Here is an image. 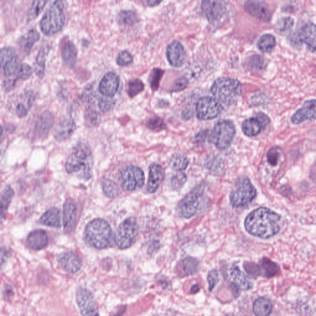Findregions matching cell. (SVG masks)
Returning a JSON list of instances; mask_svg holds the SVG:
<instances>
[{"mask_svg":"<svg viewBox=\"0 0 316 316\" xmlns=\"http://www.w3.org/2000/svg\"><path fill=\"white\" fill-rule=\"evenodd\" d=\"M281 220L280 215L270 209L258 208L245 219V229L253 236L270 239L280 231Z\"/></svg>","mask_w":316,"mask_h":316,"instance_id":"cell-1","label":"cell"},{"mask_svg":"<svg viewBox=\"0 0 316 316\" xmlns=\"http://www.w3.org/2000/svg\"><path fill=\"white\" fill-rule=\"evenodd\" d=\"M93 167V158L89 146L84 142L78 143L67 159L66 170L67 173L88 180L92 174Z\"/></svg>","mask_w":316,"mask_h":316,"instance_id":"cell-2","label":"cell"},{"mask_svg":"<svg viewBox=\"0 0 316 316\" xmlns=\"http://www.w3.org/2000/svg\"><path fill=\"white\" fill-rule=\"evenodd\" d=\"M85 239L96 249H106L110 245L112 229L108 222L102 219H94L86 227Z\"/></svg>","mask_w":316,"mask_h":316,"instance_id":"cell-3","label":"cell"},{"mask_svg":"<svg viewBox=\"0 0 316 316\" xmlns=\"http://www.w3.org/2000/svg\"><path fill=\"white\" fill-rule=\"evenodd\" d=\"M211 92L221 103L231 105L236 103L241 94L242 85L239 81L231 78H219L213 83Z\"/></svg>","mask_w":316,"mask_h":316,"instance_id":"cell-4","label":"cell"},{"mask_svg":"<svg viewBox=\"0 0 316 316\" xmlns=\"http://www.w3.org/2000/svg\"><path fill=\"white\" fill-rule=\"evenodd\" d=\"M65 23L64 5L61 1H54L46 10L40 22L41 31L47 35L56 33Z\"/></svg>","mask_w":316,"mask_h":316,"instance_id":"cell-5","label":"cell"},{"mask_svg":"<svg viewBox=\"0 0 316 316\" xmlns=\"http://www.w3.org/2000/svg\"><path fill=\"white\" fill-rule=\"evenodd\" d=\"M257 195V190L250 179L243 176L240 177L235 184L230 195V201L234 207H242L252 202Z\"/></svg>","mask_w":316,"mask_h":316,"instance_id":"cell-6","label":"cell"},{"mask_svg":"<svg viewBox=\"0 0 316 316\" xmlns=\"http://www.w3.org/2000/svg\"><path fill=\"white\" fill-rule=\"evenodd\" d=\"M236 129L231 121L224 120L219 121L211 130L210 141L219 150H226L234 140Z\"/></svg>","mask_w":316,"mask_h":316,"instance_id":"cell-7","label":"cell"},{"mask_svg":"<svg viewBox=\"0 0 316 316\" xmlns=\"http://www.w3.org/2000/svg\"><path fill=\"white\" fill-rule=\"evenodd\" d=\"M138 233V226L134 218H130L121 223L117 229L115 242L121 250L128 249L134 244Z\"/></svg>","mask_w":316,"mask_h":316,"instance_id":"cell-8","label":"cell"},{"mask_svg":"<svg viewBox=\"0 0 316 316\" xmlns=\"http://www.w3.org/2000/svg\"><path fill=\"white\" fill-rule=\"evenodd\" d=\"M119 179L125 190L133 192L142 187L144 184L145 176L142 170L138 167L129 166L120 171Z\"/></svg>","mask_w":316,"mask_h":316,"instance_id":"cell-9","label":"cell"},{"mask_svg":"<svg viewBox=\"0 0 316 316\" xmlns=\"http://www.w3.org/2000/svg\"><path fill=\"white\" fill-rule=\"evenodd\" d=\"M203 192L204 186L200 185L183 198L177 208L180 216L189 219L195 215L199 208Z\"/></svg>","mask_w":316,"mask_h":316,"instance_id":"cell-10","label":"cell"},{"mask_svg":"<svg viewBox=\"0 0 316 316\" xmlns=\"http://www.w3.org/2000/svg\"><path fill=\"white\" fill-rule=\"evenodd\" d=\"M223 111V106L215 98L206 96L198 101L196 112L198 118L203 121L218 117Z\"/></svg>","mask_w":316,"mask_h":316,"instance_id":"cell-11","label":"cell"},{"mask_svg":"<svg viewBox=\"0 0 316 316\" xmlns=\"http://www.w3.org/2000/svg\"><path fill=\"white\" fill-rule=\"evenodd\" d=\"M76 302L82 316H100L97 306L92 294L87 289L79 288L77 292Z\"/></svg>","mask_w":316,"mask_h":316,"instance_id":"cell-12","label":"cell"},{"mask_svg":"<svg viewBox=\"0 0 316 316\" xmlns=\"http://www.w3.org/2000/svg\"><path fill=\"white\" fill-rule=\"evenodd\" d=\"M270 122V119L267 115L258 113L256 117L245 120L242 125L243 132L249 137H255L260 134Z\"/></svg>","mask_w":316,"mask_h":316,"instance_id":"cell-13","label":"cell"},{"mask_svg":"<svg viewBox=\"0 0 316 316\" xmlns=\"http://www.w3.org/2000/svg\"><path fill=\"white\" fill-rule=\"evenodd\" d=\"M245 8L252 16L265 22L270 21L272 12L265 1H249L245 2Z\"/></svg>","mask_w":316,"mask_h":316,"instance_id":"cell-14","label":"cell"},{"mask_svg":"<svg viewBox=\"0 0 316 316\" xmlns=\"http://www.w3.org/2000/svg\"><path fill=\"white\" fill-rule=\"evenodd\" d=\"M77 207L75 201L68 198L64 204L63 225L65 233L69 234L76 226Z\"/></svg>","mask_w":316,"mask_h":316,"instance_id":"cell-15","label":"cell"},{"mask_svg":"<svg viewBox=\"0 0 316 316\" xmlns=\"http://www.w3.org/2000/svg\"><path fill=\"white\" fill-rule=\"evenodd\" d=\"M202 7L206 16L211 22L220 20L226 11L225 2L221 1H204Z\"/></svg>","mask_w":316,"mask_h":316,"instance_id":"cell-16","label":"cell"},{"mask_svg":"<svg viewBox=\"0 0 316 316\" xmlns=\"http://www.w3.org/2000/svg\"><path fill=\"white\" fill-rule=\"evenodd\" d=\"M308 120H316V100L305 102L302 108L295 112L291 118L292 123L300 124Z\"/></svg>","mask_w":316,"mask_h":316,"instance_id":"cell-17","label":"cell"},{"mask_svg":"<svg viewBox=\"0 0 316 316\" xmlns=\"http://www.w3.org/2000/svg\"><path fill=\"white\" fill-rule=\"evenodd\" d=\"M297 37V43L304 42L311 51H316V25L315 23L308 22L302 26Z\"/></svg>","mask_w":316,"mask_h":316,"instance_id":"cell-18","label":"cell"},{"mask_svg":"<svg viewBox=\"0 0 316 316\" xmlns=\"http://www.w3.org/2000/svg\"><path fill=\"white\" fill-rule=\"evenodd\" d=\"M57 261L65 271L70 274L77 273L82 267V261L79 256L72 252L61 253L57 258Z\"/></svg>","mask_w":316,"mask_h":316,"instance_id":"cell-19","label":"cell"},{"mask_svg":"<svg viewBox=\"0 0 316 316\" xmlns=\"http://www.w3.org/2000/svg\"><path fill=\"white\" fill-rule=\"evenodd\" d=\"M166 56L171 66L181 67L184 63L185 53L184 46L179 41H173L169 44L166 50Z\"/></svg>","mask_w":316,"mask_h":316,"instance_id":"cell-20","label":"cell"},{"mask_svg":"<svg viewBox=\"0 0 316 316\" xmlns=\"http://www.w3.org/2000/svg\"><path fill=\"white\" fill-rule=\"evenodd\" d=\"M119 86L118 75L115 72H108L102 78L99 85V89L103 95L111 97L117 92Z\"/></svg>","mask_w":316,"mask_h":316,"instance_id":"cell-21","label":"cell"},{"mask_svg":"<svg viewBox=\"0 0 316 316\" xmlns=\"http://www.w3.org/2000/svg\"><path fill=\"white\" fill-rule=\"evenodd\" d=\"M54 121L53 114L50 111H46L40 114L35 122V132L36 136L40 138H45L53 127Z\"/></svg>","mask_w":316,"mask_h":316,"instance_id":"cell-22","label":"cell"},{"mask_svg":"<svg viewBox=\"0 0 316 316\" xmlns=\"http://www.w3.org/2000/svg\"><path fill=\"white\" fill-rule=\"evenodd\" d=\"M164 179V171L161 165L154 163L151 164L149 171L147 192L155 193L160 186Z\"/></svg>","mask_w":316,"mask_h":316,"instance_id":"cell-23","label":"cell"},{"mask_svg":"<svg viewBox=\"0 0 316 316\" xmlns=\"http://www.w3.org/2000/svg\"><path fill=\"white\" fill-rule=\"evenodd\" d=\"M75 130L74 119L66 118L60 122L54 130V137L58 142H63L71 137Z\"/></svg>","mask_w":316,"mask_h":316,"instance_id":"cell-24","label":"cell"},{"mask_svg":"<svg viewBox=\"0 0 316 316\" xmlns=\"http://www.w3.org/2000/svg\"><path fill=\"white\" fill-rule=\"evenodd\" d=\"M227 276L232 285L240 290L247 291L252 287V284L237 266H232L229 269Z\"/></svg>","mask_w":316,"mask_h":316,"instance_id":"cell-25","label":"cell"},{"mask_svg":"<svg viewBox=\"0 0 316 316\" xmlns=\"http://www.w3.org/2000/svg\"><path fill=\"white\" fill-rule=\"evenodd\" d=\"M48 244V237L43 230L37 229L30 232L27 240V244L30 249L41 250L47 246Z\"/></svg>","mask_w":316,"mask_h":316,"instance_id":"cell-26","label":"cell"},{"mask_svg":"<svg viewBox=\"0 0 316 316\" xmlns=\"http://www.w3.org/2000/svg\"><path fill=\"white\" fill-rule=\"evenodd\" d=\"M40 36V34L33 28L28 30L25 35H22L19 40V46L22 53L29 54L33 44L39 40Z\"/></svg>","mask_w":316,"mask_h":316,"instance_id":"cell-27","label":"cell"},{"mask_svg":"<svg viewBox=\"0 0 316 316\" xmlns=\"http://www.w3.org/2000/svg\"><path fill=\"white\" fill-rule=\"evenodd\" d=\"M40 223L43 225L59 228L61 227V213L57 208H51L41 217Z\"/></svg>","mask_w":316,"mask_h":316,"instance_id":"cell-28","label":"cell"},{"mask_svg":"<svg viewBox=\"0 0 316 316\" xmlns=\"http://www.w3.org/2000/svg\"><path fill=\"white\" fill-rule=\"evenodd\" d=\"M61 55L62 59L69 67H73L76 62L77 49L72 41H68L62 47Z\"/></svg>","mask_w":316,"mask_h":316,"instance_id":"cell-29","label":"cell"},{"mask_svg":"<svg viewBox=\"0 0 316 316\" xmlns=\"http://www.w3.org/2000/svg\"><path fill=\"white\" fill-rule=\"evenodd\" d=\"M271 302L265 297L259 298L253 304V312L256 316H269L272 312Z\"/></svg>","mask_w":316,"mask_h":316,"instance_id":"cell-30","label":"cell"},{"mask_svg":"<svg viewBox=\"0 0 316 316\" xmlns=\"http://www.w3.org/2000/svg\"><path fill=\"white\" fill-rule=\"evenodd\" d=\"M259 266L261 275H263L266 278L276 276L280 271L279 266L268 258H264L261 261V265Z\"/></svg>","mask_w":316,"mask_h":316,"instance_id":"cell-31","label":"cell"},{"mask_svg":"<svg viewBox=\"0 0 316 316\" xmlns=\"http://www.w3.org/2000/svg\"><path fill=\"white\" fill-rule=\"evenodd\" d=\"M276 45L275 36L270 33L264 34L258 40V47L263 53H270Z\"/></svg>","mask_w":316,"mask_h":316,"instance_id":"cell-32","label":"cell"},{"mask_svg":"<svg viewBox=\"0 0 316 316\" xmlns=\"http://www.w3.org/2000/svg\"><path fill=\"white\" fill-rule=\"evenodd\" d=\"M49 49L48 46L43 44L39 49L37 56L36 57L35 62V72L38 76L40 77L43 75L45 70V61L47 54Z\"/></svg>","mask_w":316,"mask_h":316,"instance_id":"cell-33","label":"cell"},{"mask_svg":"<svg viewBox=\"0 0 316 316\" xmlns=\"http://www.w3.org/2000/svg\"><path fill=\"white\" fill-rule=\"evenodd\" d=\"M189 164V159L182 154H174L170 159V166L172 169L178 172L185 171Z\"/></svg>","mask_w":316,"mask_h":316,"instance_id":"cell-34","label":"cell"},{"mask_svg":"<svg viewBox=\"0 0 316 316\" xmlns=\"http://www.w3.org/2000/svg\"><path fill=\"white\" fill-rule=\"evenodd\" d=\"M14 196V192L12 188L7 186L2 190L1 196V219L3 218L5 213H6L7 208L11 203L12 198Z\"/></svg>","mask_w":316,"mask_h":316,"instance_id":"cell-35","label":"cell"},{"mask_svg":"<svg viewBox=\"0 0 316 316\" xmlns=\"http://www.w3.org/2000/svg\"><path fill=\"white\" fill-rule=\"evenodd\" d=\"M183 273L185 276L193 275L197 273L199 269V262L192 257H188L181 264Z\"/></svg>","mask_w":316,"mask_h":316,"instance_id":"cell-36","label":"cell"},{"mask_svg":"<svg viewBox=\"0 0 316 316\" xmlns=\"http://www.w3.org/2000/svg\"><path fill=\"white\" fill-rule=\"evenodd\" d=\"M117 20L120 24L124 25H132L137 22V16L131 10H122L119 13Z\"/></svg>","mask_w":316,"mask_h":316,"instance_id":"cell-37","label":"cell"},{"mask_svg":"<svg viewBox=\"0 0 316 316\" xmlns=\"http://www.w3.org/2000/svg\"><path fill=\"white\" fill-rule=\"evenodd\" d=\"M104 195L109 198H114L119 194V188L116 183L110 179H106L102 183Z\"/></svg>","mask_w":316,"mask_h":316,"instance_id":"cell-38","label":"cell"},{"mask_svg":"<svg viewBox=\"0 0 316 316\" xmlns=\"http://www.w3.org/2000/svg\"><path fill=\"white\" fill-rule=\"evenodd\" d=\"M1 67L4 75H7V76L14 74L16 72L18 73L20 67L19 57L17 55L15 56L2 65Z\"/></svg>","mask_w":316,"mask_h":316,"instance_id":"cell-39","label":"cell"},{"mask_svg":"<svg viewBox=\"0 0 316 316\" xmlns=\"http://www.w3.org/2000/svg\"><path fill=\"white\" fill-rule=\"evenodd\" d=\"M47 2L48 1H44V0H42V1H40V0L33 1L32 6H31L29 11H28V20H32L35 19L36 17H37L38 15L42 11Z\"/></svg>","mask_w":316,"mask_h":316,"instance_id":"cell-40","label":"cell"},{"mask_svg":"<svg viewBox=\"0 0 316 316\" xmlns=\"http://www.w3.org/2000/svg\"><path fill=\"white\" fill-rule=\"evenodd\" d=\"M86 123L88 126L93 127L97 125L100 121V114L92 107H88L85 113Z\"/></svg>","mask_w":316,"mask_h":316,"instance_id":"cell-41","label":"cell"},{"mask_svg":"<svg viewBox=\"0 0 316 316\" xmlns=\"http://www.w3.org/2000/svg\"><path fill=\"white\" fill-rule=\"evenodd\" d=\"M186 181V175L182 173V172H178L171 177V180H170V185H171L172 190H179L184 186Z\"/></svg>","mask_w":316,"mask_h":316,"instance_id":"cell-42","label":"cell"},{"mask_svg":"<svg viewBox=\"0 0 316 316\" xmlns=\"http://www.w3.org/2000/svg\"><path fill=\"white\" fill-rule=\"evenodd\" d=\"M143 83L139 79H134L129 81L128 83V94L130 97H134L143 90Z\"/></svg>","mask_w":316,"mask_h":316,"instance_id":"cell-43","label":"cell"},{"mask_svg":"<svg viewBox=\"0 0 316 316\" xmlns=\"http://www.w3.org/2000/svg\"><path fill=\"white\" fill-rule=\"evenodd\" d=\"M15 49L11 46H4L1 49L0 53V59H1V66L6 63L7 61L16 56Z\"/></svg>","mask_w":316,"mask_h":316,"instance_id":"cell-44","label":"cell"},{"mask_svg":"<svg viewBox=\"0 0 316 316\" xmlns=\"http://www.w3.org/2000/svg\"><path fill=\"white\" fill-rule=\"evenodd\" d=\"M294 20L290 17L282 18L277 23V28L281 32H285L293 27Z\"/></svg>","mask_w":316,"mask_h":316,"instance_id":"cell-45","label":"cell"},{"mask_svg":"<svg viewBox=\"0 0 316 316\" xmlns=\"http://www.w3.org/2000/svg\"><path fill=\"white\" fill-rule=\"evenodd\" d=\"M282 150L278 147L272 148L267 154L268 163L272 166H276L280 158Z\"/></svg>","mask_w":316,"mask_h":316,"instance_id":"cell-46","label":"cell"},{"mask_svg":"<svg viewBox=\"0 0 316 316\" xmlns=\"http://www.w3.org/2000/svg\"><path fill=\"white\" fill-rule=\"evenodd\" d=\"M163 70L159 69L153 70L150 75V83L151 87L153 90H157L159 87V81H160L162 75H163Z\"/></svg>","mask_w":316,"mask_h":316,"instance_id":"cell-47","label":"cell"},{"mask_svg":"<svg viewBox=\"0 0 316 316\" xmlns=\"http://www.w3.org/2000/svg\"><path fill=\"white\" fill-rule=\"evenodd\" d=\"M132 59L131 54L129 51H122L117 55L116 61L120 66H125L132 62Z\"/></svg>","mask_w":316,"mask_h":316,"instance_id":"cell-48","label":"cell"},{"mask_svg":"<svg viewBox=\"0 0 316 316\" xmlns=\"http://www.w3.org/2000/svg\"><path fill=\"white\" fill-rule=\"evenodd\" d=\"M32 74V69L29 65L23 63L20 65V69L18 71V77L22 80L28 79Z\"/></svg>","mask_w":316,"mask_h":316,"instance_id":"cell-49","label":"cell"},{"mask_svg":"<svg viewBox=\"0 0 316 316\" xmlns=\"http://www.w3.org/2000/svg\"><path fill=\"white\" fill-rule=\"evenodd\" d=\"M148 125L150 129L155 130V131H159V130L163 129L165 127L163 120L158 117H152L149 120Z\"/></svg>","mask_w":316,"mask_h":316,"instance_id":"cell-50","label":"cell"},{"mask_svg":"<svg viewBox=\"0 0 316 316\" xmlns=\"http://www.w3.org/2000/svg\"><path fill=\"white\" fill-rule=\"evenodd\" d=\"M219 281L218 273L216 270H213L210 272L208 276V283L209 286V290L212 291Z\"/></svg>","mask_w":316,"mask_h":316,"instance_id":"cell-51","label":"cell"},{"mask_svg":"<svg viewBox=\"0 0 316 316\" xmlns=\"http://www.w3.org/2000/svg\"><path fill=\"white\" fill-rule=\"evenodd\" d=\"M115 101L111 99L102 98L99 101V107L102 111L108 112L113 108Z\"/></svg>","mask_w":316,"mask_h":316,"instance_id":"cell-52","label":"cell"},{"mask_svg":"<svg viewBox=\"0 0 316 316\" xmlns=\"http://www.w3.org/2000/svg\"><path fill=\"white\" fill-rule=\"evenodd\" d=\"M250 65L253 69H261L263 67L264 60L260 56H253L250 58Z\"/></svg>","mask_w":316,"mask_h":316,"instance_id":"cell-53","label":"cell"},{"mask_svg":"<svg viewBox=\"0 0 316 316\" xmlns=\"http://www.w3.org/2000/svg\"><path fill=\"white\" fill-rule=\"evenodd\" d=\"M245 270L247 273L253 276L261 275L260 266L254 263H247L245 266Z\"/></svg>","mask_w":316,"mask_h":316,"instance_id":"cell-54","label":"cell"},{"mask_svg":"<svg viewBox=\"0 0 316 316\" xmlns=\"http://www.w3.org/2000/svg\"><path fill=\"white\" fill-rule=\"evenodd\" d=\"M188 84V81L185 78H181V79H177L175 82L173 89L174 91H180L184 90L185 88L187 87Z\"/></svg>","mask_w":316,"mask_h":316,"instance_id":"cell-55","label":"cell"},{"mask_svg":"<svg viewBox=\"0 0 316 316\" xmlns=\"http://www.w3.org/2000/svg\"><path fill=\"white\" fill-rule=\"evenodd\" d=\"M15 113L20 117H24L27 114V109L26 108L24 104L19 103L15 108Z\"/></svg>","mask_w":316,"mask_h":316,"instance_id":"cell-56","label":"cell"},{"mask_svg":"<svg viewBox=\"0 0 316 316\" xmlns=\"http://www.w3.org/2000/svg\"><path fill=\"white\" fill-rule=\"evenodd\" d=\"M8 255H9L8 250H7L5 247H2L1 258L2 265V264H3V263L5 262V261H6V260L7 259V258H8Z\"/></svg>","mask_w":316,"mask_h":316,"instance_id":"cell-57","label":"cell"},{"mask_svg":"<svg viewBox=\"0 0 316 316\" xmlns=\"http://www.w3.org/2000/svg\"><path fill=\"white\" fill-rule=\"evenodd\" d=\"M199 290L200 287L198 286V285H197V286H194L192 287L191 291L192 293H196V292L199 291Z\"/></svg>","mask_w":316,"mask_h":316,"instance_id":"cell-58","label":"cell"},{"mask_svg":"<svg viewBox=\"0 0 316 316\" xmlns=\"http://www.w3.org/2000/svg\"><path fill=\"white\" fill-rule=\"evenodd\" d=\"M160 2L159 1H148V3L150 6H155V5L158 4Z\"/></svg>","mask_w":316,"mask_h":316,"instance_id":"cell-59","label":"cell"},{"mask_svg":"<svg viewBox=\"0 0 316 316\" xmlns=\"http://www.w3.org/2000/svg\"><path fill=\"white\" fill-rule=\"evenodd\" d=\"M226 316H238L234 314H229V315H226Z\"/></svg>","mask_w":316,"mask_h":316,"instance_id":"cell-60","label":"cell"}]
</instances>
